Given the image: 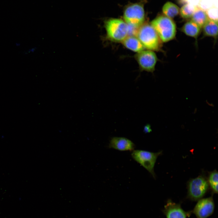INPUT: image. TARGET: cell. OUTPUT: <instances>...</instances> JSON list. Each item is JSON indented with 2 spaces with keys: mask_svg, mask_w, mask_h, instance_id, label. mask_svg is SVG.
I'll return each mask as SVG.
<instances>
[{
  "mask_svg": "<svg viewBox=\"0 0 218 218\" xmlns=\"http://www.w3.org/2000/svg\"><path fill=\"white\" fill-rule=\"evenodd\" d=\"M195 6L190 4L186 3L181 8L180 13L181 16L184 18H191L194 11Z\"/></svg>",
  "mask_w": 218,
  "mask_h": 218,
  "instance_id": "obj_17",
  "label": "cell"
},
{
  "mask_svg": "<svg viewBox=\"0 0 218 218\" xmlns=\"http://www.w3.org/2000/svg\"><path fill=\"white\" fill-rule=\"evenodd\" d=\"M162 11L165 16L171 19L178 15L179 9L175 4L169 2H166L163 6Z\"/></svg>",
  "mask_w": 218,
  "mask_h": 218,
  "instance_id": "obj_15",
  "label": "cell"
},
{
  "mask_svg": "<svg viewBox=\"0 0 218 218\" xmlns=\"http://www.w3.org/2000/svg\"><path fill=\"white\" fill-rule=\"evenodd\" d=\"M162 152V151L154 153L142 150H134L131 156L135 161L144 168L155 179L154 168L158 157Z\"/></svg>",
  "mask_w": 218,
  "mask_h": 218,
  "instance_id": "obj_4",
  "label": "cell"
},
{
  "mask_svg": "<svg viewBox=\"0 0 218 218\" xmlns=\"http://www.w3.org/2000/svg\"><path fill=\"white\" fill-rule=\"evenodd\" d=\"M135 58L142 70L151 72L154 71L157 61V57L153 51L143 50L137 53Z\"/></svg>",
  "mask_w": 218,
  "mask_h": 218,
  "instance_id": "obj_7",
  "label": "cell"
},
{
  "mask_svg": "<svg viewBox=\"0 0 218 218\" xmlns=\"http://www.w3.org/2000/svg\"><path fill=\"white\" fill-rule=\"evenodd\" d=\"M204 35L216 38L218 35V21L209 19L202 27Z\"/></svg>",
  "mask_w": 218,
  "mask_h": 218,
  "instance_id": "obj_14",
  "label": "cell"
},
{
  "mask_svg": "<svg viewBox=\"0 0 218 218\" xmlns=\"http://www.w3.org/2000/svg\"><path fill=\"white\" fill-rule=\"evenodd\" d=\"M191 20L201 28L209 19L207 11L198 6H195L194 11L191 17Z\"/></svg>",
  "mask_w": 218,
  "mask_h": 218,
  "instance_id": "obj_11",
  "label": "cell"
},
{
  "mask_svg": "<svg viewBox=\"0 0 218 218\" xmlns=\"http://www.w3.org/2000/svg\"><path fill=\"white\" fill-rule=\"evenodd\" d=\"M136 37L144 48L152 51L159 50L162 46V41L156 31L149 24H143L138 28Z\"/></svg>",
  "mask_w": 218,
  "mask_h": 218,
  "instance_id": "obj_1",
  "label": "cell"
},
{
  "mask_svg": "<svg viewBox=\"0 0 218 218\" xmlns=\"http://www.w3.org/2000/svg\"><path fill=\"white\" fill-rule=\"evenodd\" d=\"M201 28L191 20L184 24L182 28V31L186 35L197 38L200 33Z\"/></svg>",
  "mask_w": 218,
  "mask_h": 218,
  "instance_id": "obj_13",
  "label": "cell"
},
{
  "mask_svg": "<svg viewBox=\"0 0 218 218\" xmlns=\"http://www.w3.org/2000/svg\"><path fill=\"white\" fill-rule=\"evenodd\" d=\"M15 45L16 46H19L20 45V43H19L17 42L16 43Z\"/></svg>",
  "mask_w": 218,
  "mask_h": 218,
  "instance_id": "obj_21",
  "label": "cell"
},
{
  "mask_svg": "<svg viewBox=\"0 0 218 218\" xmlns=\"http://www.w3.org/2000/svg\"><path fill=\"white\" fill-rule=\"evenodd\" d=\"M209 185L206 178L202 175L191 179L187 185V198L193 201L202 199L208 191Z\"/></svg>",
  "mask_w": 218,
  "mask_h": 218,
  "instance_id": "obj_6",
  "label": "cell"
},
{
  "mask_svg": "<svg viewBox=\"0 0 218 218\" xmlns=\"http://www.w3.org/2000/svg\"><path fill=\"white\" fill-rule=\"evenodd\" d=\"M105 27L107 37L113 41L122 42L128 36V25L122 19H110L105 22Z\"/></svg>",
  "mask_w": 218,
  "mask_h": 218,
  "instance_id": "obj_3",
  "label": "cell"
},
{
  "mask_svg": "<svg viewBox=\"0 0 218 218\" xmlns=\"http://www.w3.org/2000/svg\"><path fill=\"white\" fill-rule=\"evenodd\" d=\"M178 1L180 3L186 4L188 0H178Z\"/></svg>",
  "mask_w": 218,
  "mask_h": 218,
  "instance_id": "obj_19",
  "label": "cell"
},
{
  "mask_svg": "<svg viewBox=\"0 0 218 218\" xmlns=\"http://www.w3.org/2000/svg\"><path fill=\"white\" fill-rule=\"evenodd\" d=\"M151 24L162 42H167L175 37L176 25L171 19L165 16H160L153 20Z\"/></svg>",
  "mask_w": 218,
  "mask_h": 218,
  "instance_id": "obj_2",
  "label": "cell"
},
{
  "mask_svg": "<svg viewBox=\"0 0 218 218\" xmlns=\"http://www.w3.org/2000/svg\"><path fill=\"white\" fill-rule=\"evenodd\" d=\"M162 212L166 218H187L192 213L191 211H185L180 204L175 203L170 199L167 200Z\"/></svg>",
  "mask_w": 218,
  "mask_h": 218,
  "instance_id": "obj_9",
  "label": "cell"
},
{
  "mask_svg": "<svg viewBox=\"0 0 218 218\" xmlns=\"http://www.w3.org/2000/svg\"><path fill=\"white\" fill-rule=\"evenodd\" d=\"M214 209V203L211 197L198 200L191 211L197 218H207L213 214Z\"/></svg>",
  "mask_w": 218,
  "mask_h": 218,
  "instance_id": "obj_8",
  "label": "cell"
},
{
  "mask_svg": "<svg viewBox=\"0 0 218 218\" xmlns=\"http://www.w3.org/2000/svg\"><path fill=\"white\" fill-rule=\"evenodd\" d=\"M35 50V48H32L31 49H29L27 51L28 53H29L30 52H33Z\"/></svg>",
  "mask_w": 218,
  "mask_h": 218,
  "instance_id": "obj_20",
  "label": "cell"
},
{
  "mask_svg": "<svg viewBox=\"0 0 218 218\" xmlns=\"http://www.w3.org/2000/svg\"><path fill=\"white\" fill-rule=\"evenodd\" d=\"M152 131L150 126L149 124H147L144 127V131L145 133H149Z\"/></svg>",
  "mask_w": 218,
  "mask_h": 218,
  "instance_id": "obj_18",
  "label": "cell"
},
{
  "mask_svg": "<svg viewBox=\"0 0 218 218\" xmlns=\"http://www.w3.org/2000/svg\"><path fill=\"white\" fill-rule=\"evenodd\" d=\"M124 21L129 25L138 28L143 24L145 20V12L143 5L135 3L127 6L123 15Z\"/></svg>",
  "mask_w": 218,
  "mask_h": 218,
  "instance_id": "obj_5",
  "label": "cell"
},
{
  "mask_svg": "<svg viewBox=\"0 0 218 218\" xmlns=\"http://www.w3.org/2000/svg\"><path fill=\"white\" fill-rule=\"evenodd\" d=\"M109 148L121 151H133L135 145L131 140L124 137H113L110 141Z\"/></svg>",
  "mask_w": 218,
  "mask_h": 218,
  "instance_id": "obj_10",
  "label": "cell"
},
{
  "mask_svg": "<svg viewBox=\"0 0 218 218\" xmlns=\"http://www.w3.org/2000/svg\"><path fill=\"white\" fill-rule=\"evenodd\" d=\"M208 183L213 193H218V173L216 170L211 172L208 177Z\"/></svg>",
  "mask_w": 218,
  "mask_h": 218,
  "instance_id": "obj_16",
  "label": "cell"
},
{
  "mask_svg": "<svg viewBox=\"0 0 218 218\" xmlns=\"http://www.w3.org/2000/svg\"><path fill=\"white\" fill-rule=\"evenodd\" d=\"M122 43L126 48L137 53L144 50L143 45L135 36H128Z\"/></svg>",
  "mask_w": 218,
  "mask_h": 218,
  "instance_id": "obj_12",
  "label": "cell"
}]
</instances>
